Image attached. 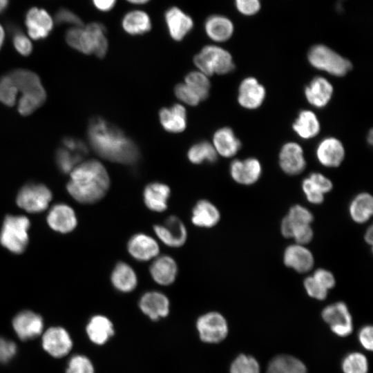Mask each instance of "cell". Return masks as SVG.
<instances>
[{
    "label": "cell",
    "mask_w": 373,
    "mask_h": 373,
    "mask_svg": "<svg viewBox=\"0 0 373 373\" xmlns=\"http://www.w3.org/2000/svg\"><path fill=\"white\" fill-rule=\"evenodd\" d=\"M92 149L102 157L125 165H134L140 159L135 143L119 128L103 118H93L87 131Z\"/></svg>",
    "instance_id": "obj_1"
},
{
    "label": "cell",
    "mask_w": 373,
    "mask_h": 373,
    "mask_svg": "<svg viewBox=\"0 0 373 373\" xmlns=\"http://www.w3.org/2000/svg\"><path fill=\"white\" fill-rule=\"evenodd\" d=\"M111 186L104 166L96 160L79 163L70 173L67 190L78 202L91 204L100 201Z\"/></svg>",
    "instance_id": "obj_2"
},
{
    "label": "cell",
    "mask_w": 373,
    "mask_h": 373,
    "mask_svg": "<svg viewBox=\"0 0 373 373\" xmlns=\"http://www.w3.org/2000/svg\"><path fill=\"white\" fill-rule=\"evenodd\" d=\"M71 48L86 55L93 54L103 58L108 48L106 28L99 22H90L82 26H72L65 35Z\"/></svg>",
    "instance_id": "obj_3"
},
{
    "label": "cell",
    "mask_w": 373,
    "mask_h": 373,
    "mask_svg": "<svg viewBox=\"0 0 373 373\" xmlns=\"http://www.w3.org/2000/svg\"><path fill=\"white\" fill-rule=\"evenodd\" d=\"M18 91L21 92L18 108L25 114H31L46 99V93L39 76L27 69H15L8 73Z\"/></svg>",
    "instance_id": "obj_4"
},
{
    "label": "cell",
    "mask_w": 373,
    "mask_h": 373,
    "mask_svg": "<svg viewBox=\"0 0 373 373\" xmlns=\"http://www.w3.org/2000/svg\"><path fill=\"white\" fill-rule=\"evenodd\" d=\"M193 61L195 65L206 76H211L215 73L227 74L234 68L231 54L225 49L216 45L204 46L195 55Z\"/></svg>",
    "instance_id": "obj_5"
},
{
    "label": "cell",
    "mask_w": 373,
    "mask_h": 373,
    "mask_svg": "<svg viewBox=\"0 0 373 373\" xmlns=\"http://www.w3.org/2000/svg\"><path fill=\"white\" fill-rule=\"evenodd\" d=\"M30 221L23 216H7L0 233L1 244L15 254L22 253L28 242Z\"/></svg>",
    "instance_id": "obj_6"
},
{
    "label": "cell",
    "mask_w": 373,
    "mask_h": 373,
    "mask_svg": "<svg viewBox=\"0 0 373 373\" xmlns=\"http://www.w3.org/2000/svg\"><path fill=\"white\" fill-rule=\"evenodd\" d=\"M307 56L312 66L332 75H345L352 68L350 61L323 44L312 46Z\"/></svg>",
    "instance_id": "obj_7"
},
{
    "label": "cell",
    "mask_w": 373,
    "mask_h": 373,
    "mask_svg": "<svg viewBox=\"0 0 373 373\" xmlns=\"http://www.w3.org/2000/svg\"><path fill=\"white\" fill-rule=\"evenodd\" d=\"M196 328L200 340L207 343H220L228 334L227 322L217 312H209L201 315L196 321Z\"/></svg>",
    "instance_id": "obj_8"
},
{
    "label": "cell",
    "mask_w": 373,
    "mask_h": 373,
    "mask_svg": "<svg viewBox=\"0 0 373 373\" xmlns=\"http://www.w3.org/2000/svg\"><path fill=\"white\" fill-rule=\"evenodd\" d=\"M153 231L157 240L169 247L180 248L187 240L186 227L183 221L175 215L169 216L162 223L155 224Z\"/></svg>",
    "instance_id": "obj_9"
},
{
    "label": "cell",
    "mask_w": 373,
    "mask_h": 373,
    "mask_svg": "<svg viewBox=\"0 0 373 373\" xmlns=\"http://www.w3.org/2000/svg\"><path fill=\"white\" fill-rule=\"evenodd\" d=\"M52 200V193L41 184L25 185L19 191L17 203L19 207L30 213L45 210Z\"/></svg>",
    "instance_id": "obj_10"
},
{
    "label": "cell",
    "mask_w": 373,
    "mask_h": 373,
    "mask_svg": "<svg viewBox=\"0 0 373 373\" xmlns=\"http://www.w3.org/2000/svg\"><path fill=\"white\" fill-rule=\"evenodd\" d=\"M164 21L170 37L175 41H182L193 30V17L181 8L172 6L164 13Z\"/></svg>",
    "instance_id": "obj_11"
},
{
    "label": "cell",
    "mask_w": 373,
    "mask_h": 373,
    "mask_svg": "<svg viewBox=\"0 0 373 373\" xmlns=\"http://www.w3.org/2000/svg\"><path fill=\"white\" fill-rule=\"evenodd\" d=\"M126 250L131 257L138 262L151 261L160 253L157 239L142 232L136 233L130 237L126 244Z\"/></svg>",
    "instance_id": "obj_12"
},
{
    "label": "cell",
    "mask_w": 373,
    "mask_h": 373,
    "mask_svg": "<svg viewBox=\"0 0 373 373\" xmlns=\"http://www.w3.org/2000/svg\"><path fill=\"white\" fill-rule=\"evenodd\" d=\"M321 314L323 319L330 325L335 334L345 337L352 333V316L344 303L337 302L325 307Z\"/></svg>",
    "instance_id": "obj_13"
},
{
    "label": "cell",
    "mask_w": 373,
    "mask_h": 373,
    "mask_svg": "<svg viewBox=\"0 0 373 373\" xmlns=\"http://www.w3.org/2000/svg\"><path fill=\"white\" fill-rule=\"evenodd\" d=\"M25 24L31 39L46 38L54 26V19L47 10L38 7L30 8L26 14Z\"/></svg>",
    "instance_id": "obj_14"
},
{
    "label": "cell",
    "mask_w": 373,
    "mask_h": 373,
    "mask_svg": "<svg viewBox=\"0 0 373 373\" xmlns=\"http://www.w3.org/2000/svg\"><path fill=\"white\" fill-rule=\"evenodd\" d=\"M138 307L151 321H157L169 315L170 301L164 293L151 290L144 292L140 296Z\"/></svg>",
    "instance_id": "obj_15"
},
{
    "label": "cell",
    "mask_w": 373,
    "mask_h": 373,
    "mask_svg": "<svg viewBox=\"0 0 373 373\" xmlns=\"http://www.w3.org/2000/svg\"><path fill=\"white\" fill-rule=\"evenodd\" d=\"M149 274L152 280L157 285H171L175 283L178 274L177 262L169 255L160 254L151 260Z\"/></svg>",
    "instance_id": "obj_16"
},
{
    "label": "cell",
    "mask_w": 373,
    "mask_h": 373,
    "mask_svg": "<svg viewBox=\"0 0 373 373\" xmlns=\"http://www.w3.org/2000/svg\"><path fill=\"white\" fill-rule=\"evenodd\" d=\"M42 345L51 356L60 358L68 354L73 343L70 335L64 328L53 327L44 334Z\"/></svg>",
    "instance_id": "obj_17"
},
{
    "label": "cell",
    "mask_w": 373,
    "mask_h": 373,
    "mask_svg": "<svg viewBox=\"0 0 373 373\" xmlns=\"http://www.w3.org/2000/svg\"><path fill=\"white\" fill-rule=\"evenodd\" d=\"M170 196V187L160 182L146 184L142 192V200L145 207L155 213H162L168 209Z\"/></svg>",
    "instance_id": "obj_18"
},
{
    "label": "cell",
    "mask_w": 373,
    "mask_h": 373,
    "mask_svg": "<svg viewBox=\"0 0 373 373\" xmlns=\"http://www.w3.org/2000/svg\"><path fill=\"white\" fill-rule=\"evenodd\" d=\"M279 164L288 175H298L305 168L306 162L302 147L295 142H287L281 149Z\"/></svg>",
    "instance_id": "obj_19"
},
{
    "label": "cell",
    "mask_w": 373,
    "mask_h": 373,
    "mask_svg": "<svg viewBox=\"0 0 373 373\" xmlns=\"http://www.w3.org/2000/svg\"><path fill=\"white\" fill-rule=\"evenodd\" d=\"M262 167L256 158L243 160H233L230 165V174L233 180L238 184L251 185L259 179Z\"/></svg>",
    "instance_id": "obj_20"
},
{
    "label": "cell",
    "mask_w": 373,
    "mask_h": 373,
    "mask_svg": "<svg viewBox=\"0 0 373 373\" xmlns=\"http://www.w3.org/2000/svg\"><path fill=\"white\" fill-rule=\"evenodd\" d=\"M285 265L299 273L312 269L314 264L312 253L306 247L299 244L289 245L284 251Z\"/></svg>",
    "instance_id": "obj_21"
},
{
    "label": "cell",
    "mask_w": 373,
    "mask_h": 373,
    "mask_svg": "<svg viewBox=\"0 0 373 373\" xmlns=\"http://www.w3.org/2000/svg\"><path fill=\"white\" fill-rule=\"evenodd\" d=\"M153 23L150 15L145 10L135 8L125 12L121 19V27L128 35L138 36L150 32Z\"/></svg>",
    "instance_id": "obj_22"
},
{
    "label": "cell",
    "mask_w": 373,
    "mask_h": 373,
    "mask_svg": "<svg viewBox=\"0 0 373 373\" xmlns=\"http://www.w3.org/2000/svg\"><path fill=\"white\" fill-rule=\"evenodd\" d=\"M204 30L207 36L212 41L224 42L233 35L234 25L228 17L220 14H213L205 19Z\"/></svg>",
    "instance_id": "obj_23"
},
{
    "label": "cell",
    "mask_w": 373,
    "mask_h": 373,
    "mask_svg": "<svg viewBox=\"0 0 373 373\" xmlns=\"http://www.w3.org/2000/svg\"><path fill=\"white\" fill-rule=\"evenodd\" d=\"M12 325L19 338L26 341L41 334L43 320L39 315L32 312L23 311L14 318Z\"/></svg>",
    "instance_id": "obj_24"
},
{
    "label": "cell",
    "mask_w": 373,
    "mask_h": 373,
    "mask_svg": "<svg viewBox=\"0 0 373 373\" xmlns=\"http://www.w3.org/2000/svg\"><path fill=\"white\" fill-rule=\"evenodd\" d=\"M220 220V212L218 207L207 199L198 200L191 209V221L199 228H212Z\"/></svg>",
    "instance_id": "obj_25"
},
{
    "label": "cell",
    "mask_w": 373,
    "mask_h": 373,
    "mask_svg": "<svg viewBox=\"0 0 373 373\" xmlns=\"http://www.w3.org/2000/svg\"><path fill=\"white\" fill-rule=\"evenodd\" d=\"M110 279L113 288L124 294L133 291L138 285V277L135 270L124 261H119L115 265Z\"/></svg>",
    "instance_id": "obj_26"
},
{
    "label": "cell",
    "mask_w": 373,
    "mask_h": 373,
    "mask_svg": "<svg viewBox=\"0 0 373 373\" xmlns=\"http://www.w3.org/2000/svg\"><path fill=\"white\" fill-rule=\"evenodd\" d=\"M265 90L262 85L254 77L245 79L240 84L238 100L244 108L254 109L263 102Z\"/></svg>",
    "instance_id": "obj_27"
},
{
    "label": "cell",
    "mask_w": 373,
    "mask_h": 373,
    "mask_svg": "<svg viewBox=\"0 0 373 373\" xmlns=\"http://www.w3.org/2000/svg\"><path fill=\"white\" fill-rule=\"evenodd\" d=\"M316 156L322 165L336 167L339 166L344 159V147L338 140L327 137L319 143L316 149Z\"/></svg>",
    "instance_id": "obj_28"
},
{
    "label": "cell",
    "mask_w": 373,
    "mask_h": 373,
    "mask_svg": "<svg viewBox=\"0 0 373 373\" xmlns=\"http://www.w3.org/2000/svg\"><path fill=\"white\" fill-rule=\"evenodd\" d=\"M47 220L52 229L61 233L70 232L77 225L75 211L70 207L64 204L54 206L48 213Z\"/></svg>",
    "instance_id": "obj_29"
},
{
    "label": "cell",
    "mask_w": 373,
    "mask_h": 373,
    "mask_svg": "<svg viewBox=\"0 0 373 373\" xmlns=\"http://www.w3.org/2000/svg\"><path fill=\"white\" fill-rule=\"evenodd\" d=\"M333 93L332 84L322 77L313 79L305 89V97L312 106L317 108L325 106Z\"/></svg>",
    "instance_id": "obj_30"
},
{
    "label": "cell",
    "mask_w": 373,
    "mask_h": 373,
    "mask_svg": "<svg viewBox=\"0 0 373 373\" xmlns=\"http://www.w3.org/2000/svg\"><path fill=\"white\" fill-rule=\"evenodd\" d=\"M86 332L92 342L97 345H103L113 336L114 327L106 316L95 315L90 319L86 326Z\"/></svg>",
    "instance_id": "obj_31"
},
{
    "label": "cell",
    "mask_w": 373,
    "mask_h": 373,
    "mask_svg": "<svg viewBox=\"0 0 373 373\" xmlns=\"http://www.w3.org/2000/svg\"><path fill=\"white\" fill-rule=\"evenodd\" d=\"M160 121L163 128L171 133L184 131L186 125V110L180 104L163 108L159 113Z\"/></svg>",
    "instance_id": "obj_32"
},
{
    "label": "cell",
    "mask_w": 373,
    "mask_h": 373,
    "mask_svg": "<svg viewBox=\"0 0 373 373\" xmlns=\"http://www.w3.org/2000/svg\"><path fill=\"white\" fill-rule=\"evenodd\" d=\"M213 144L216 151L225 157L235 155L241 146L240 140L229 127L222 128L215 133Z\"/></svg>",
    "instance_id": "obj_33"
},
{
    "label": "cell",
    "mask_w": 373,
    "mask_h": 373,
    "mask_svg": "<svg viewBox=\"0 0 373 373\" xmlns=\"http://www.w3.org/2000/svg\"><path fill=\"white\" fill-rule=\"evenodd\" d=\"M349 213L353 221L358 224L366 222L373 213V198L368 193L356 195L349 206Z\"/></svg>",
    "instance_id": "obj_34"
},
{
    "label": "cell",
    "mask_w": 373,
    "mask_h": 373,
    "mask_svg": "<svg viewBox=\"0 0 373 373\" xmlns=\"http://www.w3.org/2000/svg\"><path fill=\"white\" fill-rule=\"evenodd\" d=\"M294 131L302 138L315 137L320 131V124L316 115L311 111H302L293 124Z\"/></svg>",
    "instance_id": "obj_35"
},
{
    "label": "cell",
    "mask_w": 373,
    "mask_h": 373,
    "mask_svg": "<svg viewBox=\"0 0 373 373\" xmlns=\"http://www.w3.org/2000/svg\"><path fill=\"white\" fill-rule=\"evenodd\" d=\"M267 373H307L305 364L292 356L280 355L269 363Z\"/></svg>",
    "instance_id": "obj_36"
},
{
    "label": "cell",
    "mask_w": 373,
    "mask_h": 373,
    "mask_svg": "<svg viewBox=\"0 0 373 373\" xmlns=\"http://www.w3.org/2000/svg\"><path fill=\"white\" fill-rule=\"evenodd\" d=\"M187 157L189 161L195 164L204 162L213 163L217 160L214 147L207 141H201L193 144L189 150Z\"/></svg>",
    "instance_id": "obj_37"
},
{
    "label": "cell",
    "mask_w": 373,
    "mask_h": 373,
    "mask_svg": "<svg viewBox=\"0 0 373 373\" xmlns=\"http://www.w3.org/2000/svg\"><path fill=\"white\" fill-rule=\"evenodd\" d=\"M86 155L64 146L59 147L56 151L55 160L58 169L64 173H70Z\"/></svg>",
    "instance_id": "obj_38"
},
{
    "label": "cell",
    "mask_w": 373,
    "mask_h": 373,
    "mask_svg": "<svg viewBox=\"0 0 373 373\" xmlns=\"http://www.w3.org/2000/svg\"><path fill=\"white\" fill-rule=\"evenodd\" d=\"M186 84L200 99H205L209 96L210 83L202 73L191 72L185 77Z\"/></svg>",
    "instance_id": "obj_39"
},
{
    "label": "cell",
    "mask_w": 373,
    "mask_h": 373,
    "mask_svg": "<svg viewBox=\"0 0 373 373\" xmlns=\"http://www.w3.org/2000/svg\"><path fill=\"white\" fill-rule=\"evenodd\" d=\"M342 369L344 373H367L368 362L363 354L352 352L344 358Z\"/></svg>",
    "instance_id": "obj_40"
},
{
    "label": "cell",
    "mask_w": 373,
    "mask_h": 373,
    "mask_svg": "<svg viewBox=\"0 0 373 373\" xmlns=\"http://www.w3.org/2000/svg\"><path fill=\"white\" fill-rule=\"evenodd\" d=\"M230 373H260V366L253 356L240 354L231 363Z\"/></svg>",
    "instance_id": "obj_41"
},
{
    "label": "cell",
    "mask_w": 373,
    "mask_h": 373,
    "mask_svg": "<svg viewBox=\"0 0 373 373\" xmlns=\"http://www.w3.org/2000/svg\"><path fill=\"white\" fill-rule=\"evenodd\" d=\"M17 93V88L8 74L0 78L1 102L6 106H13L16 101Z\"/></svg>",
    "instance_id": "obj_42"
},
{
    "label": "cell",
    "mask_w": 373,
    "mask_h": 373,
    "mask_svg": "<svg viewBox=\"0 0 373 373\" xmlns=\"http://www.w3.org/2000/svg\"><path fill=\"white\" fill-rule=\"evenodd\" d=\"M287 216L294 226L298 224H311L314 219L312 212L300 204L292 206L289 209Z\"/></svg>",
    "instance_id": "obj_43"
},
{
    "label": "cell",
    "mask_w": 373,
    "mask_h": 373,
    "mask_svg": "<svg viewBox=\"0 0 373 373\" xmlns=\"http://www.w3.org/2000/svg\"><path fill=\"white\" fill-rule=\"evenodd\" d=\"M66 373H94V368L86 356L75 355L70 358Z\"/></svg>",
    "instance_id": "obj_44"
},
{
    "label": "cell",
    "mask_w": 373,
    "mask_h": 373,
    "mask_svg": "<svg viewBox=\"0 0 373 373\" xmlns=\"http://www.w3.org/2000/svg\"><path fill=\"white\" fill-rule=\"evenodd\" d=\"M303 285L307 294L313 298L322 300L327 296L328 290L318 283L312 276L304 280Z\"/></svg>",
    "instance_id": "obj_45"
},
{
    "label": "cell",
    "mask_w": 373,
    "mask_h": 373,
    "mask_svg": "<svg viewBox=\"0 0 373 373\" xmlns=\"http://www.w3.org/2000/svg\"><path fill=\"white\" fill-rule=\"evenodd\" d=\"M302 189L307 200L310 203L319 204L323 202L325 194L314 185L309 178L303 181Z\"/></svg>",
    "instance_id": "obj_46"
},
{
    "label": "cell",
    "mask_w": 373,
    "mask_h": 373,
    "mask_svg": "<svg viewBox=\"0 0 373 373\" xmlns=\"http://www.w3.org/2000/svg\"><path fill=\"white\" fill-rule=\"evenodd\" d=\"M55 21L59 24H69L73 26H82V19L75 12L67 8L59 9L55 15Z\"/></svg>",
    "instance_id": "obj_47"
},
{
    "label": "cell",
    "mask_w": 373,
    "mask_h": 373,
    "mask_svg": "<svg viewBox=\"0 0 373 373\" xmlns=\"http://www.w3.org/2000/svg\"><path fill=\"white\" fill-rule=\"evenodd\" d=\"M238 12L244 16H253L261 8L260 0H234Z\"/></svg>",
    "instance_id": "obj_48"
},
{
    "label": "cell",
    "mask_w": 373,
    "mask_h": 373,
    "mask_svg": "<svg viewBox=\"0 0 373 373\" xmlns=\"http://www.w3.org/2000/svg\"><path fill=\"white\" fill-rule=\"evenodd\" d=\"M175 94L182 102L195 106L200 101V97L185 84H179L175 87Z\"/></svg>",
    "instance_id": "obj_49"
},
{
    "label": "cell",
    "mask_w": 373,
    "mask_h": 373,
    "mask_svg": "<svg viewBox=\"0 0 373 373\" xmlns=\"http://www.w3.org/2000/svg\"><path fill=\"white\" fill-rule=\"evenodd\" d=\"M313 235L310 224H298L294 227L291 238L297 244L304 245L312 240Z\"/></svg>",
    "instance_id": "obj_50"
},
{
    "label": "cell",
    "mask_w": 373,
    "mask_h": 373,
    "mask_svg": "<svg viewBox=\"0 0 373 373\" xmlns=\"http://www.w3.org/2000/svg\"><path fill=\"white\" fill-rule=\"evenodd\" d=\"M12 42L16 50L23 56L29 55L32 50V44L29 38L21 32L14 34Z\"/></svg>",
    "instance_id": "obj_51"
},
{
    "label": "cell",
    "mask_w": 373,
    "mask_h": 373,
    "mask_svg": "<svg viewBox=\"0 0 373 373\" xmlns=\"http://www.w3.org/2000/svg\"><path fill=\"white\" fill-rule=\"evenodd\" d=\"M312 276L327 290L333 288L336 284L334 275L329 271L325 269H316Z\"/></svg>",
    "instance_id": "obj_52"
},
{
    "label": "cell",
    "mask_w": 373,
    "mask_h": 373,
    "mask_svg": "<svg viewBox=\"0 0 373 373\" xmlns=\"http://www.w3.org/2000/svg\"><path fill=\"white\" fill-rule=\"evenodd\" d=\"M17 347L14 342L0 338V362L9 361L15 354Z\"/></svg>",
    "instance_id": "obj_53"
},
{
    "label": "cell",
    "mask_w": 373,
    "mask_h": 373,
    "mask_svg": "<svg viewBox=\"0 0 373 373\" xmlns=\"http://www.w3.org/2000/svg\"><path fill=\"white\" fill-rule=\"evenodd\" d=\"M309 178L314 185L324 194L329 192L333 187L331 180L319 173H312Z\"/></svg>",
    "instance_id": "obj_54"
},
{
    "label": "cell",
    "mask_w": 373,
    "mask_h": 373,
    "mask_svg": "<svg viewBox=\"0 0 373 373\" xmlns=\"http://www.w3.org/2000/svg\"><path fill=\"white\" fill-rule=\"evenodd\" d=\"M373 329L370 325L362 327L358 333V340L362 346L370 351L373 348Z\"/></svg>",
    "instance_id": "obj_55"
},
{
    "label": "cell",
    "mask_w": 373,
    "mask_h": 373,
    "mask_svg": "<svg viewBox=\"0 0 373 373\" xmlns=\"http://www.w3.org/2000/svg\"><path fill=\"white\" fill-rule=\"evenodd\" d=\"M93 6L102 12H108L113 10L117 0H91Z\"/></svg>",
    "instance_id": "obj_56"
},
{
    "label": "cell",
    "mask_w": 373,
    "mask_h": 373,
    "mask_svg": "<svg viewBox=\"0 0 373 373\" xmlns=\"http://www.w3.org/2000/svg\"><path fill=\"white\" fill-rule=\"evenodd\" d=\"M128 3L140 6L148 4L151 0H125Z\"/></svg>",
    "instance_id": "obj_57"
},
{
    "label": "cell",
    "mask_w": 373,
    "mask_h": 373,
    "mask_svg": "<svg viewBox=\"0 0 373 373\" xmlns=\"http://www.w3.org/2000/svg\"><path fill=\"white\" fill-rule=\"evenodd\" d=\"M365 240L370 245L372 243V227H370L365 233Z\"/></svg>",
    "instance_id": "obj_58"
},
{
    "label": "cell",
    "mask_w": 373,
    "mask_h": 373,
    "mask_svg": "<svg viewBox=\"0 0 373 373\" xmlns=\"http://www.w3.org/2000/svg\"><path fill=\"white\" fill-rule=\"evenodd\" d=\"M9 0H0V13L4 11L8 6Z\"/></svg>",
    "instance_id": "obj_59"
},
{
    "label": "cell",
    "mask_w": 373,
    "mask_h": 373,
    "mask_svg": "<svg viewBox=\"0 0 373 373\" xmlns=\"http://www.w3.org/2000/svg\"><path fill=\"white\" fill-rule=\"evenodd\" d=\"M4 38H5V31L3 26L0 23V49L2 47V45L3 44Z\"/></svg>",
    "instance_id": "obj_60"
},
{
    "label": "cell",
    "mask_w": 373,
    "mask_h": 373,
    "mask_svg": "<svg viewBox=\"0 0 373 373\" xmlns=\"http://www.w3.org/2000/svg\"><path fill=\"white\" fill-rule=\"evenodd\" d=\"M368 137H368L367 140L370 144H372V131H370Z\"/></svg>",
    "instance_id": "obj_61"
}]
</instances>
